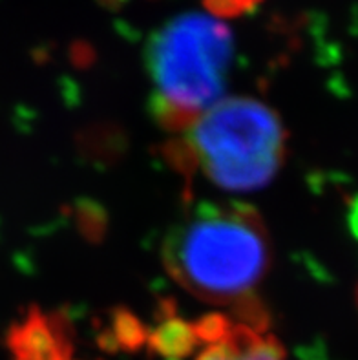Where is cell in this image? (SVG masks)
Instances as JSON below:
<instances>
[{
	"instance_id": "cell-1",
	"label": "cell",
	"mask_w": 358,
	"mask_h": 360,
	"mask_svg": "<svg viewBox=\"0 0 358 360\" xmlns=\"http://www.w3.org/2000/svg\"><path fill=\"white\" fill-rule=\"evenodd\" d=\"M163 260L174 282L192 297L238 311L256 302L271 243L252 207L201 203L170 231Z\"/></svg>"
},
{
	"instance_id": "cell-2",
	"label": "cell",
	"mask_w": 358,
	"mask_h": 360,
	"mask_svg": "<svg viewBox=\"0 0 358 360\" xmlns=\"http://www.w3.org/2000/svg\"><path fill=\"white\" fill-rule=\"evenodd\" d=\"M181 170L227 191L267 185L286 155V130L271 108L249 97H227L179 134L168 150Z\"/></svg>"
},
{
	"instance_id": "cell-3",
	"label": "cell",
	"mask_w": 358,
	"mask_h": 360,
	"mask_svg": "<svg viewBox=\"0 0 358 360\" xmlns=\"http://www.w3.org/2000/svg\"><path fill=\"white\" fill-rule=\"evenodd\" d=\"M231 50L227 27L200 15L179 18L152 41V110L165 130L179 136L222 101Z\"/></svg>"
},
{
	"instance_id": "cell-4",
	"label": "cell",
	"mask_w": 358,
	"mask_h": 360,
	"mask_svg": "<svg viewBox=\"0 0 358 360\" xmlns=\"http://www.w3.org/2000/svg\"><path fill=\"white\" fill-rule=\"evenodd\" d=\"M192 360H287L260 304L191 322Z\"/></svg>"
},
{
	"instance_id": "cell-5",
	"label": "cell",
	"mask_w": 358,
	"mask_h": 360,
	"mask_svg": "<svg viewBox=\"0 0 358 360\" xmlns=\"http://www.w3.org/2000/svg\"><path fill=\"white\" fill-rule=\"evenodd\" d=\"M6 347L9 360H82L75 355L68 319L39 307L9 329Z\"/></svg>"
},
{
	"instance_id": "cell-6",
	"label": "cell",
	"mask_w": 358,
	"mask_h": 360,
	"mask_svg": "<svg viewBox=\"0 0 358 360\" xmlns=\"http://www.w3.org/2000/svg\"><path fill=\"white\" fill-rule=\"evenodd\" d=\"M256 2L260 0H210V4L214 6V11H218V13H227V15H234V13H241L245 9L252 8Z\"/></svg>"
},
{
	"instance_id": "cell-7",
	"label": "cell",
	"mask_w": 358,
	"mask_h": 360,
	"mask_svg": "<svg viewBox=\"0 0 358 360\" xmlns=\"http://www.w3.org/2000/svg\"><path fill=\"white\" fill-rule=\"evenodd\" d=\"M357 306H358V288H357Z\"/></svg>"
},
{
	"instance_id": "cell-8",
	"label": "cell",
	"mask_w": 358,
	"mask_h": 360,
	"mask_svg": "<svg viewBox=\"0 0 358 360\" xmlns=\"http://www.w3.org/2000/svg\"><path fill=\"white\" fill-rule=\"evenodd\" d=\"M119 2H121V0H119Z\"/></svg>"
}]
</instances>
